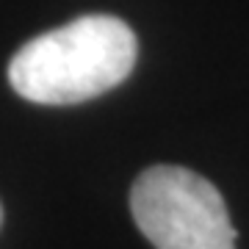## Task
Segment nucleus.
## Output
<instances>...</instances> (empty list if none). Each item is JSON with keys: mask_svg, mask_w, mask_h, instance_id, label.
<instances>
[{"mask_svg": "<svg viewBox=\"0 0 249 249\" xmlns=\"http://www.w3.org/2000/svg\"><path fill=\"white\" fill-rule=\"evenodd\" d=\"M136 34L111 14L78 17L31 39L9 64V83L39 106H75L119 86L136 67Z\"/></svg>", "mask_w": 249, "mask_h": 249, "instance_id": "1", "label": "nucleus"}, {"mask_svg": "<svg viewBox=\"0 0 249 249\" xmlns=\"http://www.w3.org/2000/svg\"><path fill=\"white\" fill-rule=\"evenodd\" d=\"M130 213L155 249H235L219 188L186 166L144 169L130 188Z\"/></svg>", "mask_w": 249, "mask_h": 249, "instance_id": "2", "label": "nucleus"}, {"mask_svg": "<svg viewBox=\"0 0 249 249\" xmlns=\"http://www.w3.org/2000/svg\"><path fill=\"white\" fill-rule=\"evenodd\" d=\"M0 224H3V208H0Z\"/></svg>", "mask_w": 249, "mask_h": 249, "instance_id": "3", "label": "nucleus"}]
</instances>
